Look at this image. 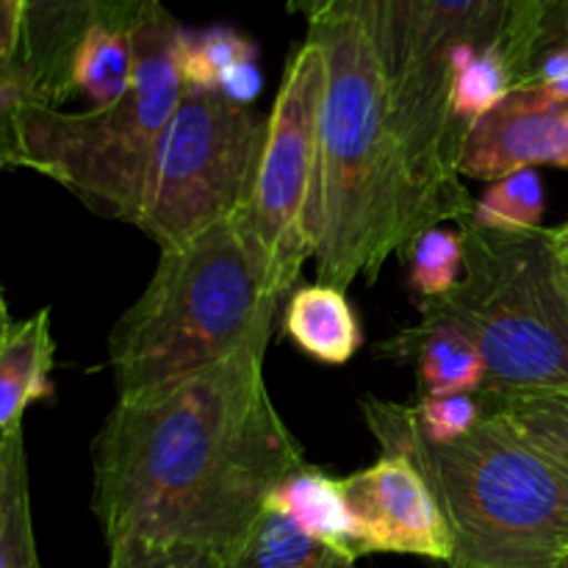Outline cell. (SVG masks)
<instances>
[{
	"label": "cell",
	"mask_w": 568,
	"mask_h": 568,
	"mask_svg": "<svg viewBox=\"0 0 568 568\" xmlns=\"http://www.w3.org/2000/svg\"><path fill=\"white\" fill-rule=\"evenodd\" d=\"M22 0H0V61L20 67Z\"/></svg>",
	"instance_id": "1f68e13d"
},
{
	"label": "cell",
	"mask_w": 568,
	"mask_h": 568,
	"mask_svg": "<svg viewBox=\"0 0 568 568\" xmlns=\"http://www.w3.org/2000/svg\"><path fill=\"white\" fill-rule=\"evenodd\" d=\"M464 275L419 314L458 325L486 358L477 399L486 416L508 399L568 388V305L558 286L549 231H488L460 222Z\"/></svg>",
	"instance_id": "8992f818"
},
{
	"label": "cell",
	"mask_w": 568,
	"mask_h": 568,
	"mask_svg": "<svg viewBox=\"0 0 568 568\" xmlns=\"http://www.w3.org/2000/svg\"><path fill=\"white\" fill-rule=\"evenodd\" d=\"M0 568H42L33 538L22 425L0 436Z\"/></svg>",
	"instance_id": "d6986e66"
},
{
	"label": "cell",
	"mask_w": 568,
	"mask_h": 568,
	"mask_svg": "<svg viewBox=\"0 0 568 568\" xmlns=\"http://www.w3.org/2000/svg\"><path fill=\"white\" fill-rule=\"evenodd\" d=\"M514 11L516 0H422L408 67L388 94L394 136L455 222L471 220L475 203L460 178L466 139L449 114V89L455 72L486 50H499L508 61Z\"/></svg>",
	"instance_id": "9c48e42d"
},
{
	"label": "cell",
	"mask_w": 568,
	"mask_h": 568,
	"mask_svg": "<svg viewBox=\"0 0 568 568\" xmlns=\"http://www.w3.org/2000/svg\"><path fill=\"white\" fill-rule=\"evenodd\" d=\"M525 11L538 39L541 59L549 50L568 44V0H525Z\"/></svg>",
	"instance_id": "f1b7e54d"
},
{
	"label": "cell",
	"mask_w": 568,
	"mask_h": 568,
	"mask_svg": "<svg viewBox=\"0 0 568 568\" xmlns=\"http://www.w3.org/2000/svg\"><path fill=\"white\" fill-rule=\"evenodd\" d=\"M283 333L300 353L327 366L353 361L364 344V331L347 292L325 283L300 286L288 294Z\"/></svg>",
	"instance_id": "9a60e30c"
},
{
	"label": "cell",
	"mask_w": 568,
	"mask_h": 568,
	"mask_svg": "<svg viewBox=\"0 0 568 568\" xmlns=\"http://www.w3.org/2000/svg\"><path fill=\"white\" fill-rule=\"evenodd\" d=\"M261 87H264V81H261L258 59H247L233 64L231 70L220 78L216 92L225 94V98L233 100V103L253 105V100L261 94Z\"/></svg>",
	"instance_id": "f546056e"
},
{
	"label": "cell",
	"mask_w": 568,
	"mask_h": 568,
	"mask_svg": "<svg viewBox=\"0 0 568 568\" xmlns=\"http://www.w3.org/2000/svg\"><path fill=\"white\" fill-rule=\"evenodd\" d=\"M136 67L133 33L94 28L72 61V89L83 92L92 105H109L128 92Z\"/></svg>",
	"instance_id": "ffe728a7"
},
{
	"label": "cell",
	"mask_w": 568,
	"mask_h": 568,
	"mask_svg": "<svg viewBox=\"0 0 568 568\" xmlns=\"http://www.w3.org/2000/svg\"><path fill=\"white\" fill-rule=\"evenodd\" d=\"M277 303L239 216L161 250L148 288L109 336L116 397L155 392L270 338Z\"/></svg>",
	"instance_id": "277c9868"
},
{
	"label": "cell",
	"mask_w": 568,
	"mask_h": 568,
	"mask_svg": "<svg viewBox=\"0 0 568 568\" xmlns=\"http://www.w3.org/2000/svg\"><path fill=\"white\" fill-rule=\"evenodd\" d=\"M258 59L253 39L227 26H211L205 31H186L181 37V70L189 89H214L233 64Z\"/></svg>",
	"instance_id": "cb8c5ba5"
},
{
	"label": "cell",
	"mask_w": 568,
	"mask_h": 568,
	"mask_svg": "<svg viewBox=\"0 0 568 568\" xmlns=\"http://www.w3.org/2000/svg\"><path fill=\"white\" fill-rule=\"evenodd\" d=\"M308 37L325 50L320 116L316 283L347 292L377 281L392 255H408L427 227L449 220L425 189L388 125V83L364 28L316 22Z\"/></svg>",
	"instance_id": "7a4b0ae2"
},
{
	"label": "cell",
	"mask_w": 568,
	"mask_h": 568,
	"mask_svg": "<svg viewBox=\"0 0 568 568\" xmlns=\"http://www.w3.org/2000/svg\"><path fill=\"white\" fill-rule=\"evenodd\" d=\"M410 416L427 442L449 444L475 430L486 419V410L477 394H422L416 403H410Z\"/></svg>",
	"instance_id": "484cf974"
},
{
	"label": "cell",
	"mask_w": 568,
	"mask_h": 568,
	"mask_svg": "<svg viewBox=\"0 0 568 568\" xmlns=\"http://www.w3.org/2000/svg\"><path fill=\"white\" fill-rule=\"evenodd\" d=\"M361 532V555H416L453 560V536L436 494L408 458L381 453L375 464L338 477Z\"/></svg>",
	"instance_id": "30bf717a"
},
{
	"label": "cell",
	"mask_w": 568,
	"mask_h": 568,
	"mask_svg": "<svg viewBox=\"0 0 568 568\" xmlns=\"http://www.w3.org/2000/svg\"><path fill=\"white\" fill-rule=\"evenodd\" d=\"M161 0H22L20 72L28 98L55 105L75 94L72 61L94 28L133 33Z\"/></svg>",
	"instance_id": "8fae6325"
},
{
	"label": "cell",
	"mask_w": 568,
	"mask_h": 568,
	"mask_svg": "<svg viewBox=\"0 0 568 568\" xmlns=\"http://www.w3.org/2000/svg\"><path fill=\"white\" fill-rule=\"evenodd\" d=\"M288 14L316 22H355L364 28L386 72L388 94L403 81L414 48L422 0H286Z\"/></svg>",
	"instance_id": "5bb4252c"
},
{
	"label": "cell",
	"mask_w": 568,
	"mask_h": 568,
	"mask_svg": "<svg viewBox=\"0 0 568 568\" xmlns=\"http://www.w3.org/2000/svg\"><path fill=\"white\" fill-rule=\"evenodd\" d=\"M408 283L422 300L447 294L464 275V236L449 227H427L408 250Z\"/></svg>",
	"instance_id": "d4e9b609"
},
{
	"label": "cell",
	"mask_w": 568,
	"mask_h": 568,
	"mask_svg": "<svg viewBox=\"0 0 568 568\" xmlns=\"http://www.w3.org/2000/svg\"><path fill=\"white\" fill-rule=\"evenodd\" d=\"M510 92H516L514 72L499 50H486L466 67H460L453 78V89H449V114L464 139L469 128L491 114Z\"/></svg>",
	"instance_id": "7402d4cb"
},
{
	"label": "cell",
	"mask_w": 568,
	"mask_h": 568,
	"mask_svg": "<svg viewBox=\"0 0 568 568\" xmlns=\"http://www.w3.org/2000/svg\"><path fill=\"white\" fill-rule=\"evenodd\" d=\"M53 355L55 342L48 308L20 325H11L0 336V436L22 425L28 405L53 394Z\"/></svg>",
	"instance_id": "2e32d148"
},
{
	"label": "cell",
	"mask_w": 568,
	"mask_h": 568,
	"mask_svg": "<svg viewBox=\"0 0 568 568\" xmlns=\"http://www.w3.org/2000/svg\"><path fill=\"white\" fill-rule=\"evenodd\" d=\"M270 338L136 397H116L92 447L105 547H236L270 494L305 466L264 377Z\"/></svg>",
	"instance_id": "6da1fadb"
},
{
	"label": "cell",
	"mask_w": 568,
	"mask_h": 568,
	"mask_svg": "<svg viewBox=\"0 0 568 568\" xmlns=\"http://www.w3.org/2000/svg\"><path fill=\"white\" fill-rule=\"evenodd\" d=\"M105 568H220V558L209 549L153 547V544H114Z\"/></svg>",
	"instance_id": "4316f807"
},
{
	"label": "cell",
	"mask_w": 568,
	"mask_h": 568,
	"mask_svg": "<svg viewBox=\"0 0 568 568\" xmlns=\"http://www.w3.org/2000/svg\"><path fill=\"white\" fill-rule=\"evenodd\" d=\"M266 116L214 89L183 92L144 175L133 225L161 250L192 242L247 203Z\"/></svg>",
	"instance_id": "52a82bcc"
},
{
	"label": "cell",
	"mask_w": 568,
	"mask_h": 568,
	"mask_svg": "<svg viewBox=\"0 0 568 568\" xmlns=\"http://www.w3.org/2000/svg\"><path fill=\"white\" fill-rule=\"evenodd\" d=\"M366 427L381 453L416 466L453 536L449 568H560L568 547V483L503 416L464 438L433 444L410 405L366 397Z\"/></svg>",
	"instance_id": "3957f363"
},
{
	"label": "cell",
	"mask_w": 568,
	"mask_h": 568,
	"mask_svg": "<svg viewBox=\"0 0 568 568\" xmlns=\"http://www.w3.org/2000/svg\"><path fill=\"white\" fill-rule=\"evenodd\" d=\"M28 98L20 67L0 61V170H22L20 139H17V111Z\"/></svg>",
	"instance_id": "83f0119b"
},
{
	"label": "cell",
	"mask_w": 568,
	"mask_h": 568,
	"mask_svg": "<svg viewBox=\"0 0 568 568\" xmlns=\"http://www.w3.org/2000/svg\"><path fill=\"white\" fill-rule=\"evenodd\" d=\"M538 164L568 166V103L527 87L510 92L491 114L469 128L460 178L494 183Z\"/></svg>",
	"instance_id": "7c38bea8"
},
{
	"label": "cell",
	"mask_w": 568,
	"mask_h": 568,
	"mask_svg": "<svg viewBox=\"0 0 568 568\" xmlns=\"http://www.w3.org/2000/svg\"><path fill=\"white\" fill-rule=\"evenodd\" d=\"M560 568H568V547H566V552H564V560H560Z\"/></svg>",
	"instance_id": "e575fe53"
},
{
	"label": "cell",
	"mask_w": 568,
	"mask_h": 568,
	"mask_svg": "<svg viewBox=\"0 0 568 568\" xmlns=\"http://www.w3.org/2000/svg\"><path fill=\"white\" fill-rule=\"evenodd\" d=\"M181 37V22L159 3L133 31L136 67L120 100L87 111L22 100V170L55 181L94 214L133 225L155 144L186 92Z\"/></svg>",
	"instance_id": "5b68a950"
},
{
	"label": "cell",
	"mask_w": 568,
	"mask_h": 568,
	"mask_svg": "<svg viewBox=\"0 0 568 568\" xmlns=\"http://www.w3.org/2000/svg\"><path fill=\"white\" fill-rule=\"evenodd\" d=\"M11 327V320H9V308H6V300H3V292H0V336H3L6 331Z\"/></svg>",
	"instance_id": "836d02e7"
},
{
	"label": "cell",
	"mask_w": 568,
	"mask_h": 568,
	"mask_svg": "<svg viewBox=\"0 0 568 568\" xmlns=\"http://www.w3.org/2000/svg\"><path fill=\"white\" fill-rule=\"evenodd\" d=\"M549 250H552L555 277H558V286L568 305V222L549 231Z\"/></svg>",
	"instance_id": "d6a6232c"
},
{
	"label": "cell",
	"mask_w": 568,
	"mask_h": 568,
	"mask_svg": "<svg viewBox=\"0 0 568 568\" xmlns=\"http://www.w3.org/2000/svg\"><path fill=\"white\" fill-rule=\"evenodd\" d=\"M381 353L414 366L422 394H480L486 386L488 366L480 347L442 316L419 314L416 325L383 342Z\"/></svg>",
	"instance_id": "4fadbf2b"
},
{
	"label": "cell",
	"mask_w": 568,
	"mask_h": 568,
	"mask_svg": "<svg viewBox=\"0 0 568 568\" xmlns=\"http://www.w3.org/2000/svg\"><path fill=\"white\" fill-rule=\"evenodd\" d=\"M355 555L308 536L270 505L236 547L220 558V568H355Z\"/></svg>",
	"instance_id": "ac0fdd59"
},
{
	"label": "cell",
	"mask_w": 568,
	"mask_h": 568,
	"mask_svg": "<svg viewBox=\"0 0 568 568\" xmlns=\"http://www.w3.org/2000/svg\"><path fill=\"white\" fill-rule=\"evenodd\" d=\"M266 505L288 516L308 536L333 544L355 558H364L358 525L349 514L338 477L305 464L270 494Z\"/></svg>",
	"instance_id": "e0dca14e"
},
{
	"label": "cell",
	"mask_w": 568,
	"mask_h": 568,
	"mask_svg": "<svg viewBox=\"0 0 568 568\" xmlns=\"http://www.w3.org/2000/svg\"><path fill=\"white\" fill-rule=\"evenodd\" d=\"M327 61L314 37L297 44L266 114L264 148L239 222L266 292L283 300L316 255L320 222V116Z\"/></svg>",
	"instance_id": "ba28073f"
},
{
	"label": "cell",
	"mask_w": 568,
	"mask_h": 568,
	"mask_svg": "<svg viewBox=\"0 0 568 568\" xmlns=\"http://www.w3.org/2000/svg\"><path fill=\"white\" fill-rule=\"evenodd\" d=\"M488 416H503L568 483V388L521 394Z\"/></svg>",
	"instance_id": "44dd1931"
},
{
	"label": "cell",
	"mask_w": 568,
	"mask_h": 568,
	"mask_svg": "<svg viewBox=\"0 0 568 568\" xmlns=\"http://www.w3.org/2000/svg\"><path fill=\"white\" fill-rule=\"evenodd\" d=\"M530 87L541 89L547 98L558 100V103H568V44L549 50V53L538 61Z\"/></svg>",
	"instance_id": "4dcf8cb0"
},
{
	"label": "cell",
	"mask_w": 568,
	"mask_h": 568,
	"mask_svg": "<svg viewBox=\"0 0 568 568\" xmlns=\"http://www.w3.org/2000/svg\"><path fill=\"white\" fill-rule=\"evenodd\" d=\"M544 183L536 170H519L494 181L475 203L471 222L488 231H538L544 220Z\"/></svg>",
	"instance_id": "603a6c76"
}]
</instances>
